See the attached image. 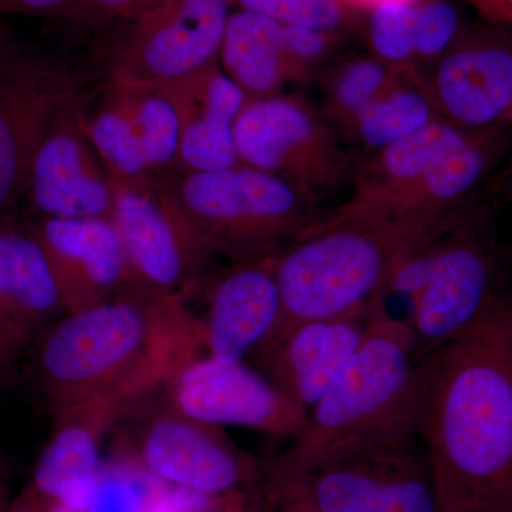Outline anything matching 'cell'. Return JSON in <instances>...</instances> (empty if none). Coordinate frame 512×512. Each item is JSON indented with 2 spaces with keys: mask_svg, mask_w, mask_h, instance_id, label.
<instances>
[{
  "mask_svg": "<svg viewBox=\"0 0 512 512\" xmlns=\"http://www.w3.org/2000/svg\"><path fill=\"white\" fill-rule=\"evenodd\" d=\"M413 426L440 512L512 491V293L473 330L419 357Z\"/></svg>",
  "mask_w": 512,
  "mask_h": 512,
  "instance_id": "cell-1",
  "label": "cell"
},
{
  "mask_svg": "<svg viewBox=\"0 0 512 512\" xmlns=\"http://www.w3.org/2000/svg\"><path fill=\"white\" fill-rule=\"evenodd\" d=\"M39 373L53 414L104 399L130 409L204 348V323L184 299L138 285L45 329Z\"/></svg>",
  "mask_w": 512,
  "mask_h": 512,
  "instance_id": "cell-2",
  "label": "cell"
},
{
  "mask_svg": "<svg viewBox=\"0 0 512 512\" xmlns=\"http://www.w3.org/2000/svg\"><path fill=\"white\" fill-rule=\"evenodd\" d=\"M430 238L409 222L356 200L320 218L274 254L281 295L278 329L369 315L386 301L399 265Z\"/></svg>",
  "mask_w": 512,
  "mask_h": 512,
  "instance_id": "cell-3",
  "label": "cell"
},
{
  "mask_svg": "<svg viewBox=\"0 0 512 512\" xmlns=\"http://www.w3.org/2000/svg\"><path fill=\"white\" fill-rule=\"evenodd\" d=\"M409 320L380 303L355 356L328 393L309 410L305 429L279 463H299L359 441L416 431L414 382L419 363Z\"/></svg>",
  "mask_w": 512,
  "mask_h": 512,
  "instance_id": "cell-4",
  "label": "cell"
},
{
  "mask_svg": "<svg viewBox=\"0 0 512 512\" xmlns=\"http://www.w3.org/2000/svg\"><path fill=\"white\" fill-rule=\"evenodd\" d=\"M265 480L316 512H440L416 431L359 441L299 463L274 460Z\"/></svg>",
  "mask_w": 512,
  "mask_h": 512,
  "instance_id": "cell-5",
  "label": "cell"
},
{
  "mask_svg": "<svg viewBox=\"0 0 512 512\" xmlns=\"http://www.w3.org/2000/svg\"><path fill=\"white\" fill-rule=\"evenodd\" d=\"M171 188L212 254L235 262L275 254L323 217L319 198L241 163L185 173Z\"/></svg>",
  "mask_w": 512,
  "mask_h": 512,
  "instance_id": "cell-6",
  "label": "cell"
},
{
  "mask_svg": "<svg viewBox=\"0 0 512 512\" xmlns=\"http://www.w3.org/2000/svg\"><path fill=\"white\" fill-rule=\"evenodd\" d=\"M503 249L483 211L441 235L436 268L412 299V326L419 356L461 338L510 296Z\"/></svg>",
  "mask_w": 512,
  "mask_h": 512,
  "instance_id": "cell-7",
  "label": "cell"
},
{
  "mask_svg": "<svg viewBox=\"0 0 512 512\" xmlns=\"http://www.w3.org/2000/svg\"><path fill=\"white\" fill-rule=\"evenodd\" d=\"M231 0H165L116 26L109 84L173 86L220 60Z\"/></svg>",
  "mask_w": 512,
  "mask_h": 512,
  "instance_id": "cell-8",
  "label": "cell"
},
{
  "mask_svg": "<svg viewBox=\"0 0 512 512\" xmlns=\"http://www.w3.org/2000/svg\"><path fill=\"white\" fill-rule=\"evenodd\" d=\"M239 163L320 198L355 174L342 138L306 101L276 94L248 101L235 123Z\"/></svg>",
  "mask_w": 512,
  "mask_h": 512,
  "instance_id": "cell-9",
  "label": "cell"
},
{
  "mask_svg": "<svg viewBox=\"0 0 512 512\" xmlns=\"http://www.w3.org/2000/svg\"><path fill=\"white\" fill-rule=\"evenodd\" d=\"M114 183L113 222L141 285L187 301L207 281L215 258L170 185L156 178Z\"/></svg>",
  "mask_w": 512,
  "mask_h": 512,
  "instance_id": "cell-10",
  "label": "cell"
},
{
  "mask_svg": "<svg viewBox=\"0 0 512 512\" xmlns=\"http://www.w3.org/2000/svg\"><path fill=\"white\" fill-rule=\"evenodd\" d=\"M76 94L59 60L0 28V212L25 194L37 148Z\"/></svg>",
  "mask_w": 512,
  "mask_h": 512,
  "instance_id": "cell-11",
  "label": "cell"
},
{
  "mask_svg": "<svg viewBox=\"0 0 512 512\" xmlns=\"http://www.w3.org/2000/svg\"><path fill=\"white\" fill-rule=\"evenodd\" d=\"M138 467L161 483L221 498L252 491L265 467L235 446L222 427L170 410L151 416L137 440Z\"/></svg>",
  "mask_w": 512,
  "mask_h": 512,
  "instance_id": "cell-12",
  "label": "cell"
},
{
  "mask_svg": "<svg viewBox=\"0 0 512 512\" xmlns=\"http://www.w3.org/2000/svg\"><path fill=\"white\" fill-rule=\"evenodd\" d=\"M171 407L211 426H235L296 439L308 412L245 362L195 357L167 384Z\"/></svg>",
  "mask_w": 512,
  "mask_h": 512,
  "instance_id": "cell-13",
  "label": "cell"
},
{
  "mask_svg": "<svg viewBox=\"0 0 512 512\" xmlns=\"http://www.w3.org/2000/svg\"><path fill=\"white\" fill-rule=\"evenodd\" d=\"M421 76L441 120L467 133L512 127V37L498 23L466 28Z\"/></svg>",
  "mask_w": 512,
  "mask_h": 512,
  "instance_id": "cell-14",
  "label": "cell"
},
{
  "mask_svg": "<svg viewBox=\"0 0 512 512\" xmlns=\"http://www.w3.org/2000/svg\"><path fill=\"white\" fill-rule=\"evenodd\" d=\"M79 94L67 100L37 148L26 185L42 218L113 220L114 183L82 123Z\"/></svg>",
  "mask_w": 512,
  "mask_h": 512,
  "instance_id": "cell-15",
  "label": "cell"
},
{
  "mask_svg": "<svg viewBox=\"0 0 512 512\" xmlns=\"http://www.w3.org/2000/svg\"><path fill=\"white\" fill-rule=\"evenodd\" d=\"M32 231L45 251L66 313L92 308L141 285L113 220L42 218Z\"/></svg>",
  "mask_w": 512,
  "mask_h": 512,
  "instance_id": "cell-16",
  "label": "cell"
},
{
  "mask_svg": "<svg viewBox=\"0 0 512 512\" xmlns=\"http://www.w3.org/2000/svg\"><path fill=\"white\" fill-rule=\"evenodd\" d=\"M372 313L284 326L252 359L259 373L309 414L355 356Z\"/></svg>",
  "mask_w": 512,
  "mask_h": 512,
  "instance_id": "cell-17",
  "label": "cell"
},
{
  "mask_svg": "<svg viewBox=\"0 0 512 512\" xmlns=\"http://www.w3.org/2000/svg\"><path fill=\"white\" fill-rule=\"evenodd\" d=\"M126 410L96 399L55 413L52 434L37 458L29 493L67 510L84 512L93 503L106 467L103 437Z\"/></svg>",
  "mask_w": 512,
  "mask_h": 512,
  "instance_id": "cell-18",
  "label": "cell"
},
{
  "mask_svg": "<svg viewBox=\"0 0 512 512\" xmlns=\"http://www.w3.org/2000/svg\"><path fill=\"white\" fill-rule=\"evenodd\" d=\"M281 295L274 254L237 262L212 282L204 323L205 355L221 362L254 357L278 329Z\"/></svg>",
  "mask_w": 512,
  "mask_h": 512,
  "instance_id": "cell-19",
  "label": "cell"
},
{
  "mask_svg": "<svg viewBox=\"0 0 512 512\" xmlns=\"http://www.w3.org/2000/svg\"><path fill=\"white\" fill-rule=\"evenodd\" d=\"M168 87L180 116L177 168L185 173L227 170L239 164L235 123L248 99L220 60Z\"/></svg>",
  "mask_w": 512,
  "mask_h": 512,
  "instance_id": "cell-20",
  "label": "cell"
},
{
  "mask_svg": "<svg viewBox=\"0 0 512 512\" xmlns=\"http://www.w3.org/2000/svg\"><path fill=\"white\" fill-rule=\"evenodd\" d=\"M470 134L439 119L360 161L353 174V200L404 221V208L414 191Z\"/></svg>",
  "mask_w": 512,
  "mask_h": 512,
  "instance_id": "cell-21",
  "label": "cell"
},
{
  "mask_svg": "<svg viewBox=\"0 0 512 512\" xmlns=\"http://www.w3.org/2000/svg\"><path fill=\"white\" fill-rule=\"evenodd\" d=\"M0 309L29 336L66 315L42 245L8 222L0 224Z\"/></svg>",
  "mask_w": 512,
  "mask_h": 512,
  "instance_id": "cell-22",
  "label": "cell"
},
{
  "mask_svg": "<svg viewBox=\"0 0 512 512\" xmlns=\"http://www.w3.org/2000/svg\"><path fill=\"white\" fill-rule=\"evenodd\" d=\"M220 64L248 101L281 94L292 80L281 23L248 10L235 9L229 16Z\"/></svg>",
  "mask_w": 512,
  "mask_h": 512,
  "instance_id": "cell-23",
  "label": "cell"
},
{
  "mask_svg": "<svg viewBox=\"0 0 512 512\" xmlns=\"http://www.w3.org/2000/svg\"><path fill=\"white\" fill-rule=\"evenodd\" d=\"M439 119L423 76L417 70H402L342 138L359 151L360 163Z\"/></svg>",
  "mask_w": 512,
  "mask_h": 512,
  "instance_id": "cell-24",
  "label": "cell"
},
{
  "mask_svg": "<svg viewBox=\"0 0 512 512\" xmlns=\"http://www.w3.org/2000/svg\"><path fill=\"white\" fill-rule=\"evenodd\" d=\"M107 89L126 113L153 174L177 168L180 116L168 87L109 84Z\"/></svg>",
  "mask_w": 512,
  "mask_h": 512,
  "instance_id": "cell-25",
  "label": "cell"
},
{
  "mask_svg": "<svg viewBox=\"0 0 512 512\" xmlns=\"http://www.w3.org/2000/svg\"><path fill=\"white\" fill-rule=\"evenodd\" d=\"M402 70L393 69L376 57H353L329 73L320 116L340 138L397 79Z\"/></svg>",
  "mask_w": 512,
  "mask_h": 512,
  "instance_id": "cell-26",
  "label": "cell"
},
{
  "mask_svg": "<svg viewBox=\"0 0 512 512\" xmlns=\"http://www.w3.org/2000/svg\"><path fill=\"white\" fill-rule=\"evenodd\" d=\"M369 12L367 37L373 57L396 70L414 69L416 8L412 3L390 2Z\"/></svg>",
  "mask_w": 512,
  "mask_h": 512,
  "instance_id": "cell-27",
  "label": "cell"
},
{
  "mask_svg": "<svg viewBox=\"0 0 512 512\" xmlns=\"http://www.w3.org/2000/svg\"><path fill=\"white\" fill-rule=\"evenodd\" d=\"M416 8L414 69L429 70L466 30L460 9L451 0H419Z\"/></svg>",
  "mask_w": 512,
  "mask_h": 512,
  "instance_id": "cell-28",
  "label": "cell"
},
{
  "mask_svg": "<svg viewBox=\"0 0 512 512\" xmlns=\"http://www.w3.org/2000/svg\"><path fill=\"white\" fill-rule=\"evenodd\" d=\"M234 9L259 13L284 26H306L342 36L352 10L340 0H231Z\"/></svg>",
  "mask_w": 512,
  "mask_h": 512,
  "instance_id": "cell-29",
  "label": "cell"
},
{
  "mask_svg": "<svg viewBox=\"0 0 512 512\" xmlns=\"http://www.w3.org/2000/svg\"><path fill=\"white\" fill-rule=\"evenodd\" d=\"M161 481L136 471H104L103 481L93 503L84 512H146Z\"/></svg>",
  "mask_w": 512,
  "mask_h": 512,
  "instance_id": "cell-30",
  "label": "cell"
},
{
  "mask_svg": "<svg viewBox=\"0 0 512 512\" xmlns=\"http://www.w3.org/2000/svg\"><path fill=\"white\" fill-rule=\"evenodd\" d=\"M342 36L306 26L282 25V42L293 82L308 79L332 55Z\"/></svg>",
  "mask_w": 512,
  "mask_h": 512,
  "instance_id": "cell-31",
  "label": "cell"
},
{
  "mask_svg": "<svg viewBox=\"0 0 512 512\" xmlns=\"http://www.w3.org/2000/svg\"><path fill=\"white\" fill-rule=\"evenodd\" d=\"M164 2L165 0H79L70 20L97 28L120 26Z\"/></svg>",
  "mask_w": 512,
  "mask_h": 512,
  "instance_id": "cell-32",
  "label": "cell"
},
{
  "mask_svg": "<svg viewBox=\"0 0 512 512\" xmlns=\"http://www.w3.org/2000/svg\"><path fill=\"white\" fill-rule=\"evenodd\" d=\"M221 498L207 497L161 483L151 497L146 512H204Z\"/></svg>",
  "mask_w": 512,
  "mask_h": 512,
  "instance_id": "cell-33",
  "label": "cell"
},
{
  "mask_svg": "<svg viewBox=\"0 0 512 512\" xmlns=\"http://www.w3.org/2000/svg\"><path fill=\"white\" fill-rule=\"evenodd\" d=\"M77 3L79 0H0V13L70 20Z\"/></svg>",
  "mask_w": 512,
  "mask_h": 512,
  "instance_id": "cell-34",
  "label": "cell"
},
{
  "mask_svg": "<svg viewBox=\"0 0 512 512\" xmlns=\"http://www.w3.org/2000/svg\"><path fill=\"white\" fill-rule=\"evenodd\" d=\"M29 340L28 333L20 329L0 309V363L9 367L16 365Z\"/></svg>",
  "mask_w": 512,
  "mask_h": 512,
  "instance_id": "cell-35",
  "label": "cell"
},
{
  "mask_svg": "<svg viewBox=\"0 0 512 512\" xmlns=\"http://www.w3.org/2000/svg\"><path fill=\"white\" fill-rule=\"evenodd\" d=\"M258 512H316L291 495L262 480L258 491Z\"/></svg>",
  "mask_w": 512,
  "mask_h": 512,
  "instance_id": "cell-36",
  "label": "cell"
},
{
  "mask_svg": "<svg viewBox=\"0 0 512 512\" xmlns=\"http://www.w3.org/2000/svg\"><path fill=\"white\" fill-rule=\"evenodd\" d=\"M258 488L222 497L221 500H218L217 503L204 512H255Z\"/></svg>",
  "mask_w": 512,
  "mask_h": 512,
  "instance_id": "cell-37",
  "label": "cell"
},
{
  "mask_svg": "<svg viewBox=\"0 0 512 512\" xmlns=\"http://www.w3.org/2000/svg\"><path fill=\"white\" fill-rule=\"evenodd\" d=\"M10 512H74L67 510L62 505L47 503V501L40 500L36 495L29 493H23L20 495L18 500L12 501V507Z\"/></svg>",
  "mask_w": 512,
  "mask_h": 512,
  "instance_id": "cell-38",
  "label": "cell"
},
{
  "mask_svg": "<svg viewBox=\"0 0 512 512\" xmlns=\"http://www.w3.org/2000/svg\"><path fill=\"white\" fill-rule=\"evenodd\" d=\"M490 22L512 23V0H473Z\"/></svg>",
  "mask_w": 512,
  "mask_h": 512,
  "instance_id": "cell-39",
  "label": "cell"
},
{
  "mask_svg": "<svg viewBox=\"0 0 512 512\" xmlns=\"http://www.w3.org/2000/svg\"><path fill=\"white\" fill-rule=\"evenodd\" d=\"M345 3L350 10L365 9L370 10L375 6L382 5V3L399 2V3H412L416 5L419 0H340Z\"/></svg>",
  "mask_w": 512,
  "mask_h": 512,
  "instance_id": "cell-40",
  "label": "cell"
},
{
  "mask_svg": "<svg viewBox=\"0 0 512 512\" xmlns=\"http://www.w3.org/2000/svg\"><path fill=\"white\" fill-rule=\"evenodd\" d=\"M477 512H512V491L511 493L491 501L490 504L484 505L481 510Z\"/></svg>",
  "mask_w": 512,
  "mask_h": 512,
  "instance_id": "cell-41",
  "label": "cell"
},
{
  "mask_svg": "<svg viewBox=\"0 0 512 512\" xmlns=\"http://www.w3.org/2000/svg\"><path fill=\"white\" fill-rule=\"evenodd\" d=\"M12 501L8 485L5 484V481L0 480V512H10Z\"/></svg>",
  "mask_w": 512,
  "mask_h": 512,
  "instance_id": "cell-42",
  "label": "cell"
},
{
  "mask_svg": "<svg viewBox=\"0 0 512 512\" xmlns=\"http://www.w3.org/2000/svg\"><path fill=\"white\" fill-rule=\"evenodd\" d=\"M10 369H12V367L5 366L0 363V394H2L5 387L8 386Z\"/></svg>",
  "mask_w": 512,
  "mask_h": 512,
  "instance_id": "cell-43",
  "label": "cell"
},
{
  "mask_svg": "<svg viewBox=\"0 0 512 512\" xmlns=\"http://www.w3.org/2000/svg\"><path fill=\"white\" fill-rule=\"evenodd\" d=\"M501 181H504L505 187L508 188L512 192V150L510 161H508L507 168H505L503 177H501Z\"/></svg>",
  "mask_w": 512,
  "mask_h": 512,
  "instance_id": "cell-44",
  "label": "cell"
},
{
  "mask_svg": "<svg viewBox=\"0 0 512 512\" xmlns=\"http://www.w3.org/2000/svg\"><path fill=\"white\" fill-rule=\"evenodd\" d=\"M255 512H258V498H256Z\"/></svg>",
  "mask_w": 512,
  "mask_h": 512,
  "instance_id": "cell-45",
  "label": "cell"
}]
</instances>
